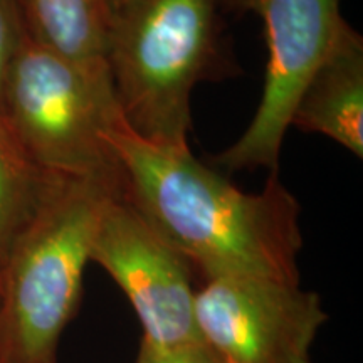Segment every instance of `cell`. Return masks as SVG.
<instances>
[{
    "label": "cell",
    "mask_w": 363,
    "mask_h": 363,
    "mask_svg": "<svg viewBox=\"0 0 363 363\" xmlns=\"http://www.w3.org/2000/svg\"><path fill=\"white\" fill-rule=\"evenodd\" d=\"M246 11L257 12L264 21V86L246 131L214 163L227 172L266 167L278 174L294 104L347 21L340 13V0H249Z\"/></svg>",
    "instance_id": "obj_5"
},
{
    "label": "cell",
    "mask_w": 363,
    "mask_h": 363,
    "mask_svg": "<svg viewBox=\"0 0 363 363\" xmlns=\"http://www.w3.org/2000/svg\"><path fill=\"white\" fill-rule=\"evenodd\" d=\"M91 262L101 266L128 298L145 340L162 347L203 343L195 323L192 266L123 195L104 208Z\"/></svg>",
    "instance_id": "obj_7"
},
{
    "label": "cell",
    "mask_w": 363,
    "mask_h": 363,
    "mask_svg": "<svg viewBox=\"0 0 363 363\" xmlns=\"http://www.w3.org/2000/svg\"><path fill=\"white\" fill-rule=\"evenodd\" d=\"M219 358L203 343L162 347L142 338L136 363H217Z\"/></svg>",
    "instance_id": "obj_12"
},
{
    "label": "cell",
    "mask_w": 363,
    "mask_h": 363,
    "mask_svg": "<svg viewBox=\"0 0 363 363\" xmlns=\"http://www.w3.org/2000/svg\"><path fill=\"white\" fill-rule=\"evenodd\" d=\"M110 2V7H111V13L118 11V9H121L125 6V4H128L130 0H108Z\"/></svg>",
    "instance_id": "obj_13"
},
{
    "label": "cell",
    "mask_w": 363,
    "mask_h": 363,
    "mask_svg": "<svg viewBox=\"0 0 363 363\" xmlns=\"http://www.w3.org/2000/svg\"><path fill=\"white\" fill-rule=\"evenodd\" d=\"M110 140L125 172L123 197L206 281L299 284L301 207L278 174L262 192L246 194L189 148L148 143L125 123Z\"/></svg>",
    "instance_id": "obj_1"
},
{
    "label": "cell",
    "mask_w": 363,
    "mask_h": 363,
    "mask_svg": "<svg viewBox=\"0 0 363 363\" xmlns=\"http://www.w3.org/2000/svg\"><path fill=\"white\" fill-rule=\"evenodd\" d=\"M6 126L24 155L52 177L125 187L110 135L123 125L104 59H71L27 35L9 76Z\"/></svg>",
    "instance_id": "obj_4"
},
{
    "label": "cell",
    "mask_w": 363,
    "mask_h": 363,
    "mask_svg": "<svg viewBox=\"0 0 363 363\" xmlns=\"http://www.w3.org/2000/svg\"><path fill=\"white\" fill-rule=\"evenodd\" d=\"M56 179L39 170L0 123V269L12 240Z\"/></svg>",
    "instance_id": "obj_10"
},
{
    "label": "cell",
    "mask_w": 363,
    "mask_h": 363,
    "mask_svg": "<svg viewBox=\"0 0 363 363\" xmlns=\"http://www.w3.org/2000/svg\"><path fill=\"white\" fill-rule=\"evenodd\" d=\"M123 185L57 177L0 269V363H56L76 315L99 220Z\"/></svg>",
    "instance_id": "obj_2"
},
{
    "label": "cell",
    "mask_w": 363,
    "mask_h": 363,
    "mask_svg": "<svg viewBox=\"0 0 363 363\" xmlns=\"http://www.w3.org/2000/svg\"><path fill=\"white\" fill-rule=\"evenodd\" d=\"M235 2H238V6H239V7L246 9V6H247V2H249V0H235Z\"/></svg>",
    "instance_id": "obj_14"
},
{
    "label": "cell",
    "mask_w": 363,
    "mask_h": 363,
    "mask_svg": "<svg viewBox=\"0 0 363 363\" xmlns=\"http://www.w3.org/2000/svg\"><path fill=\"white\" fill-rule=\"evenodd\" d=\"M289 126L363 157V38L348 22L303 88Z\"/></svg>",
    "instance_id": "obj_8"
},
{
    "label": "cell",
    "mask_w": 363,
    "mask_h": 363,
    "mask_svg": "<svg viewBox=\"0 0 363 363\" xmlns=\"http://www.w3.org/2000/svg\"><path fill=\"white\" fill-rule=\"evenodd\" d=\"M26 38L27 30L19 0H0V123L4 126H6L4 103H6L9 76Z\"/></svg>",
    "instance_id": "obj_11"
},
{
    "label": "cell",
    "mask_w": 363,
    "mask_h": 363,
    "mask_svg": "<svg viewBox=\"0 0 363 363\" xmlns=\"http://www.w3.org/2000/svg\"><path fill=\"white\" fill-rule=\"evenodd\" d=\"M328 315L320 294L271 279L222 278L195 291V323L219 360L313 363Z\"/></svg>",
    "instance_id": "obj_6"
},
{
    "label": "cell",
    "mask_w": 363,
    "mask_h": 363,
    "mask_svg": "<svg viewBox=\"0 0 363 363\" xmlns=\"http://www.w3.org/2000/svg\"><path fill=\"white\" fill-rule=\"evenodd\" d=\"M217 363H233V362H225V360H219Z\"/></svg>",
    "instance_id": "obj_15"
},
{
    "label": "cell",
    "mask_w": 363,
    "mask_h": 363,
    "mask_svg": "<svg viewBox=\"0 0 363 363\" xmlns=\"http://www.w3.org/2000/svg\"><path fill=\"white\" fill-rule=\"evenodd\" d=\"M27 35L71 59H104L111 27L108 0H19Z\"/></svg>",
    "instance_id": "obj_9"
},
{
    "label": "cell",
    "mask_w": 363,
    "mask_h": 363,
    "mask_svg": "<svg viewBox=\"0 0 363 363\" xmlns=\"http://www.w3.org/2000/svg\"><path fill=\"white\" fill-rule=\"evenodd\" d=\"M220 0H130L113 12L106 61L125 125L189 148L195 84L222 76Z\"/></svg>",
    "instance_id": "obj_3"
}]
</instances>
